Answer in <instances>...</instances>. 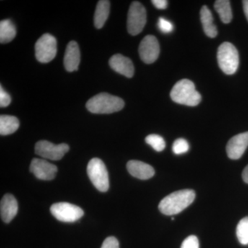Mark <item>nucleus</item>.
<instances>
[{"label": "nucleus", "mask_w": 248, "mask_h": 248, "mask_svg": "<svg viewBox=\"0 0 248 248\" xmlns=\"http://www.w3.org/2000/svg\"><path fill=\"white\" fill-rule=\"evenodd\" d=\"M11 102V97L3 89L2 86H0V107L1 108L7 107Z\"/></svg>", "instance_id": "nucleus-27"}, {"label": "nucleus", "mask_w": 248, "mask_h": 248, "mask_svg": "<svg viewBox=\"0 0 248 248\" xmlns=\"http://www.w3.org/2000/svg\"><path fill=\"white\" fill-rule=\"evenodd\" d=\"M201 21L205 35L210 38H214L218 34V31L215 24L213 22V14L208 9V6H203L201 9Z\"/></svg>", "instance_id": "nucleus-17"}, {"label": "nucleus", "mask_w": 248, "mask_h": 248, "mask_svg": "<svg viewBox=\"0 0 248 248\" xmlns=\"http://www.w3.org/2000/svg\"><path fill=\"white\" fill-rule=\"evenodd\" d=\"M109 65L114 71L126 78H132L135 73L133 62L120 54L113 55L109 60Z\"/></svg>", "instance_id": "nucleus-13"}, {"label": "nucleus", "mask_w": 248, "mask_h": 248, "mask_svg": "<svg viewBox=\"0 0 248 248\" xmlns=\"http://www.w3.org/2000/svg\"><path fill=\"white\" fill-rule=\"evenodd\" d=\"M101 248H120V244L115 237L109 236L104 241Z\"/></svg>", "instance_id": "nucleus-28"}, {"label": "nucleus", "mask_w": 248, "mask_h": 248, "mask_svg": "<svg viewBox=\"0 0 248 248\" xmlns=\"http://www.w3.org/2000/svg\"><path fill=\"white\" fill-rule=\"evenodd\" d=\"M217 60L221 71L226 75H233L239 65V55L237 49L232 44L224 42L218 48Z\"/></svg>", "instance_id": "nucleus-4"}, {"label": "nucleus", "mask_w": 248, "mask_h": 248, "mask_svg": "<svg viewBox=\"0 0 248 248\" xmlns=\"http://www.w3.org/2000/svg\"><path fill=\"white\" fill-rule=\"evenodd\" d=\"M50 213L58 221L72 223L84 216V210L73 204L60 202L54 203L50 207Z\"/></svg>", "instance_id": "nucleus-8"}, {"label": "nucleus", "mask_w": 248, "mask_h": 248, "mask_svg": "<svg viewBox=\"0 0 248 248\" xmlns=\"http://www.w3.org/2000/svg\"><path fill=\"white\" fill-rule=\"evenodd\" d=\"M173 102L187 107H196L202 101V95L195 89L190 80L184 79L178 81L170 92Z\"/></svg>", "instance_id": "nucleus-3"}, {"label": "nucleus", "mask_w": 248, "mask_h": 248, "mask_svg": "<svg viewBox=\"0 0 248 248\" xmlns=\"http://www.w3.org/2000/svg\"><path fill=\"white\" fill-rule=\"evenodd\" d=\"M152 3L158 9H166L169 5L166 0H153Z\"/></svg>", "instance_id": "nucleus-29"}, {"label": "nucleus", "mask_w": 248, "mask_h": 248, "mask_svg": "<svg viewBox=\"0 0 248 248\" xmlns=\"http://www.w3.org/2000/svg\"><path fill=\"white\" fill-rule=\"evenodd\" d=\"M19 122L17 117L11 115H1L0 117V134L9 135L17 131Z\"/></svg>", "instance_id": "nucleus-19"}, {"label": "nucleus", "mask_w": 248, "mask_h": 248, "mask_svg": "<svg viewBox=\"0 0 248 248\" xmlns=\"http://www.w3.org/2000/svg\"><path fill=\"white\" fill-rule=\"evenodd\" d=\"M215 9L216 10L222 22L229 24L232 19V13L231 6V1L228 0H217L215 3Z\"/></svg>", "instance_id": "nucleus-21"}, {"label": "nucleus", "mask_w": 248, "mask_h": 248, "mask_svg": "<svg viewBox=\"0 0 248 248\" xmlns=\"http://www.w3.org/2000/svg\"><path fill=\"white\" fill-rule=\"evenodd\" d=\"M110 2L108 0L98 1L94 16V26L98 29H102L105 24L110 13Z\"/></svg>", "instance_id": "nucleus-18"}, {"label": "nucleus", "mask_w": 248, "mask_h": 248, "mask_svg": "<svg viewBox=\"0 0 248 248\" xmlns=\"http://www.w3.org/2000/svg\"><path fill=\"white\" fill-rule=\"evenodd\" d=\"M128 172L134 177L142 180L151 179L155 174V170L149 164L142 161L132 160L127 164Z\"/></svg>", "instance_id": "nucleus-14"}, {"label": "nucleus", "mask_w": 248, "mask_h": 248, "mask_svg": "<svg viewBox=\"0 0 248 248\" xmlns=\"http://www.w3.org/2000/svg\"><path fill=\"white\" fill-rule=\"evenodd\" d=\"M30 171L40 180H53L58 172V168L45 159L35 158L31 161Z\"/></svg>", "instance_id": "nucleus-11"}, {"label": "nucleus", "mask_w": 248, "mask_h": 248, "mask_svg": "<svg viewBox=\"0 0 248 248\" xmlns=\"http://www.w3.org/2000/svg\"><path fill=\"white\" fill-rule=\"evenodd\" d=\"M80 63V51L79 46L75 41H71L67 45L65 52L64 63L65 68L68 72L78 71Z\"/></svg>", "instance_id": "nucleus-15"}, {"label": "nucleus", "mask_w": 248, "mask_h": 248, "mask_svg": "<svg viewBox=\"0 0 248 248\" xmlns=\"http://www.w3.org/2000/svg\"><path fill=\"white\" fill-rule=\"evenodd\" d=\"M87 173L91 182L98 190L103 192L108 190V172L102 160L99 158L91 159L88 164Z\"/></svg>", "instance_id": "nucleus-5"}, {"label": "nucleus", "mask_w": 248, "mask_h": 248, "mask_svg": "<svg viewBox=\"0 0 248 248\" xmlns=\"http://www.w3.org/2000/svg\"><path fill=\"white\" fill-rule=\"evenodd\" d=\"M146 11L144 6L139 1H133L129 9L127 20L129 33L132 35L140 34L146 25Z\"/></svg>", "instance_id": "nucleus-6"}, {"label": "nucleus", "mask_w": 248, "mask_h": 248, "mask_svg": "<svg viewBox=\"0 0 248 248\" xmlns=\"http://www.w3.org/2000/svg\"><path fill=\"white\" fill-rule=\"evenodd\" d=\"M69 151V146L66 143L55 145L51 142L42 140L35 145V153L42 157L53 161L62 159Z\"/></svg>", "instance_id": "nucleus-9"}, {"label": "nucleus", "mask_w": 248, "mask_h": 248, "mask_svg": "<svg viewBox=\"0 0 248 248\" xmlns=\"http://www.w3.org/2000/svg\"><path fill=\"white\" fill-rule=\"evenodd\" d=\"M195 196V192L192 190H182L172 192L160 202V212L168 216L177 215L192 203Z\"/></svg>", "instance_id": "nucleus-1"}, {"label": "nucleus", "mask_w": 248, "mask_h": 248, "mask_svg": "<svg viewBox=\"0 0 248 248\" xmlns=\"http://www.w3.org/2000/svg\"><path fill=\"white\" fill-rule=\"evenodd\" d=\"M146 142L156 152L163 151L166 148V142L160 135H149L146 138Z\"/></svg>", "instance_id": "nucleus-23"}, {"label": "nucleus", "mask_w": 248, "mask_h": 248, "mask_svg": "<svg viewBox=\"0 0 248 248\" xmlns=\"http://www.w3.org/2000/svg\"><path fill=\"white\" fill-rule=\"evenodd\" d=\"M157 27L161 32L164 33H170L174 30V26L172 23L164 17H160L158 21Z\"/></svg>", "instance_id": "nucleus-25"}, {"label": "nucleus", "mask_w": 248, "mask_h": 248, "mask_svg": "<svg viewBox=\"0 0 248 248\" xmlns=\"http://www.w3.org/2000/svg\"><path fill=\"white\" fill-rule=\"evenodd\" d=\"M123 99L108 93H99L86 103L88 110L94 114H111L123 109Z\"/></svg>", "instance_id": "nucleus-2"}, {"label": "nucleus", "mask_w": 248, "mask_h": 248, "mask_svg": "<svg viewBox=\"0 0 248 248\" xmlns=\"http://www.w3.org/2000/svg\"><path fill=\"white\" fill-rule=\"evenodd\" d=\"M242 177L244 182L248 184V165L243 171Z\"/></svg>", "instance_id": "nucleus-30"}, {"label": "nucleus", "mask_w": 248, "mask_h": 248, "mask_svg": "<svg viewBox=\"0 0 248 248\" xmlns=\"http://www.w3.org/2000/svg\"><path fill=\"white\" fill-rule=\"evenodd\" d=\"M160 53V47L157 39L154 35H147L140 43L139 53L142 61L146 63H154Z\"/></svg>", "instance_id": "nucleus-10"}, {"label": "nucleus", "mask_w": 248, "mask_h": 248, "mask_svg": "<svg viewBox=\"0 0 248 248\" xmlns=\"http://www.w3.org/2000/svg\"><path fill=\"white\" fill-rule=\"evenodd\" d=\"M181 248H200L198 238L195 235L187 236L182 243Z\"/></svg>", "instance_id": "nucleus-26"}, {"label": "nucleus", "mask_w": 248, "mask_h": 248, "mask_svg": "<svg viewBox=\"0 0 248 248\" xmlns=\"http://www.w3.org/2000/svg\"><path fill=\"white\" fill-rule=\"evenodd\" d=\"M1 217L2 221L9 223L14 219L18 212L17 200L12 195H4L1 201Z\"/></svg>", "instance_id": "nucleus-16"}, {"label": "nucleus", "mask_w": 248, "mask_h": 248, "mask_svg": "<svg viewBox=\"0 0 248 248\" xmlns=\"http://www.w3.org/2000/svg\"><path fill=\"white\" fill-rule=\"evenodd\" d=\"M16 35V29L14 23L10 19H4L0 22V42L9 43Z\"/></svg>", "instance_id": "nucleus-20"}, {"label": "nucleus", "mask_w": 248, "mask_h": 248, "mask_svg": "<svg viewBox=\"0 0 248 248\" xmlns=\"http://www.w3.org/2000/svg\"><path fill=\"white\" fill-rule=\"evenodd\" d=\"M243 6H244L245 15L248 21V0L243 1Z\"/></svg>", "instance_id": "nucleus-31"}, {"label": "nucleus", "mask_w": 248, "mask_h": 248, "mask_svg": "<svg viewBox=\"0 0 248 248\" xmlns=\"http://www.w3.org/2000/svg\"><path fill=\"white\" fill-rule=\"evenodd\" d=\"M58 51L57 40L54 36L45 34L35 44V57L41 63H48L55 58Z\"/></svg>", "instance_id": "nucleus-7"}, {"label": "nucleus", "mask_w": 248, "mask_h": 248, "mask_svg": "<svg viewBox=\"0 0 248 248\" xmlns=\"http://www.w3.org/2000/svg\"><path fill=\"white\" fill-rule=\"evenodd\" d=\"M190 149L188 142L182 138L177 139L172 145V151L175 155H182Z\"/></svg>", "instance_id": "nucleus-24"}, {"label": "nucleus", "mask_w": 248, "mask_h": 248, "mask_svg": "<svg viewBox=\"0 0 248 248\" xmlns=\"http://www.w3.org/2000/svg\"><path fill=\"white\" fill-rule=\"evenodd\" d=\"M248 146V132L235 135L230 140L226 146L227 155L231 159H239Z\"/></svg>", "instance_id": "nucleus-12"}, {"label": "nucleus", "mask_w": 248, "mask_h": 248, "mask_svg": "<svg viewBox=\"0 0 248 248\" xmlns=\"http://www.w3.org/2000/svg\"><path fill=\"white\" fill-rule=\"evenodd\" d=\"M236 236L241 244L248 245V217L242 218L236 227Z\"/></svg>", "instance_id": "nucleus-22"}]
</instances>
